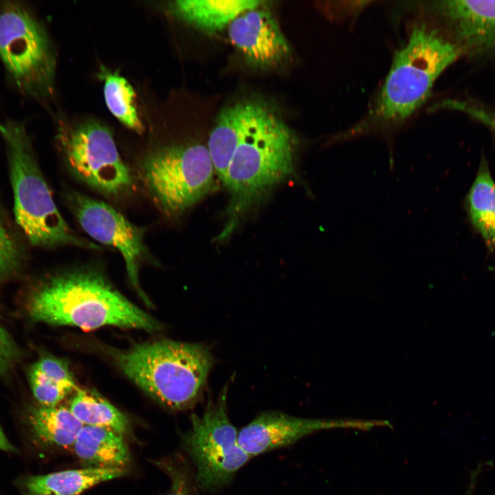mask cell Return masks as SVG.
<instances>
[{"label": "cell", "instance_id": "cell-14", "mask_svg": "<svg viewBox=\"0 0 495 495\" xmlns=\"http://www.w3.org/2000/svg\"><path fill=\"white\" fill-rule=\"evenodd\" d=\"M125 468H90L25 476L18 485L22 495H80L100 483L122 476Z\"/></svg>", "mask_w": 495, "mask_h": 495}, {"label": "cell", "instance_id": "cell-9", "mask_svg": "<svg viewBox=\"0 0 495 495\" xmlns=\"http://www.w3.org/2000/svg\"><path fill=\"white\" fill-rule=\"evenodd\" d=\"M58 142L72 173L89 187L112 197L133 190V173L107 127L89 122L60 129Z\"/></svg>", "mask_w": 495, "mask_h": 495}, {"label": "cell", "instance_id": "cell-5", "mask_svg": "<svg viewBox=\"0 0 495 495\" xmlns=\"http://www.w3.org/2000/svg\"><path fill=\"white\" fill-rule=\"evenodd\" d=\"M6 145L14 195L16 221L34 245L100 247L77 234L59 212L33 154L25 127L20 122L0 123Z\"/></svg>", "mask_w": 495, "mask_h": 495}, {"label": "cell", "instance_id": "cell-21", "mask_svg": "<svg viewBox=\"0 0 495 495\" xmlns=\"http://www.w3.org/2000/svg\"><path fill=\"white\" fill-rule=\"evenodd\" d=\"M69 409L83 426L104 428L122 436L130 430L125 415L94 390H77Z\"/></svg>", "mask_w": 495, "mask_h": 495}, {"label": "cell", "instance_id": "cell-22", "mask_svg": "<svg viewBox=\"0 0 495 495\" xmlns=\"http://www.w3.org/2000/svg\"><path fill=\"white\" fill-rule=\"evenodd\" d=\"M104 96L111 113L130 129L142 133V124L135 103V92L128 81L117 74L104 76Z\"/></svg>", "mask_w": 495, "mask_h": 495}, {"label": "cell", "instance_id": "cell-11", "mask_svg": "<svg viewBox=\"0 0 495 495\" xmlns=\"http://www.w3.org/2000/svg\"><path fill=\"white\" fill-rule=\"evenodd\" d=\"M381 421L305 419L277 412L259 414L238 434L243 450L251 457L293 444L313 432L335 428L369 430Z\"/></svg>", "mask_w": 495, "mask_h": 495}, {"label": "cell", "instance_id": "cell-15", "mask_svg": "<svg viewBox=\"0 0 495 495\" xmlns=\"http://www.w3.org/2000/svg\"><path fill=\"white\" fill-rule=\"evenodd\" d=\"M254 102L235 104L222 110L209 136V151L215 174L223 184L234 153L251 116Z\"/></svg>", "mask_w": 495, "mask_h": 495}, {"label": "cell", "instance_id": "cell-7", "mask_svg": "<svg viewBox=\"0 0 495 495\" xmlns=\"http://www.w3.org/2000/svg\"><path fill=\"white\" fill-rule=\"evenodd\" d=\"M228 387L215 402L208 401L201 416L192 415L191 428L182 436L196 468L197 484L203 490L225 485L251 458L239 445V431L228 415Z\"/></svg>", "mask_w": 495, "mask_h": 495}, {"label": "cell", "instance_id": "cell-23", "mask_svg": "<svg viewBox=\"0 0 495 495\" xmlns=\"http://www.w3.org/2000/svg\"><path fill=\"white\" fill-rule=\"evenodd\" d=\"M21 259L20 245L0 210V282L16 272Z\"/></svg>", "mask_w": 495, "mask_h": 495}, {"label": "cell", "instance_id": "cell-10", "mask_svg": "<svg viewBox=\"0 0 495 495\" xmlns=\"http://www.w3.org/2000/svg\"><path fill=\"white\" fill-rule=\"evenodd\" d=\"M65 199L83 230L95 241L116 248L122 255L133 287L148 302L139 283L141 264L148 258L144 230L130 222L105 202L74 190H68Z\"/></svg>", "mask_w": 495, "mask_h": 495}, {"label": "cell", "instance_id": "cell-2", "mask_svg": "<svg viewBox=\"0 0 495 495\" xmlns=\"http://www.w3.org/2000/svg\"><path fill=\"white\" fill-rule=\"evenodd\" d=\"M461 56L460 47L426 22L412 29L394 56L390 71L364 118L345 137L402 124L427 100L439 76Z\"/></svg>", "mask_w": 495, "mask_h": 495}, {"label": "cell", "instance_id": "cell-6", "mask_svg": "<svg viewBox=\"0 0 495 495\" xmlns=\"http://www.w3.org/2000/svg\"><path fill=\"white\" fill-rule=\"evenodd\" d=\"M214 174L208 148L197 143L159 146L144 157L140 167L146 190L168 217L182 214L208 194Z\"/></svg>", "mask_w": 495, "mask_h": 495}, {"label": "cell", "instance_id": "cell-28", "mask_svg": "<svg viewBox=\"0 0 495 495\" xmlns=\"http://www.w3.org/2000/svg\"><path fill=\"white\" fill-rule=\"evenodd\" d=\"M0 495H1V494H0Z\"/></svg>", "mask_w": 495, "mask_h": 495}, {"label": "cell", "instance_id": "cell-4", "mask_svg": "<svg viewBox=\"0 0 495 495\" xmlns=\"http://www.w3.org/2000/svg\"><path fill=\"white\" fill-rule=\"evenodd\" d=\"M121 371L166 407H191L204 390L214 364L203 344L160 340L111 351Z\"/></svg>", "mask_w": 495, "mask_h": 495}, {"label": "cell", "instance_id": "cell-19", "mask_svg": "<svg viewBox=\"0 0 495 495\" xmlns=\"http://www.w3.org/2000/svg\"><path fill=\"white\" fill-rule=\"evenodd\" d=\"M28 381L34 397L44 406L59 405L76 388L67 362L52 356L41 357L31 366Z\"/></svg>", "mask_w": 495, "mask_h": 495}, {"label": "cell", "instance_id": "cell-12", "mask_svg": "<svg viewBox=\"0 0 495 495\" xmlns=\"http://www.w3.org/2000/svg\"><path fill=\"white\" fill-rule=\"evenodd\" d=\"M431 8L463 55L495 60V0L439 1Z\"/></svg>", "mask_w": 495, "mask_h": 495}, {"label": "cell", "instance_id": "cell-13", "mask_svg": "<svg viewBox=\"0 0 495 495\" xmlns=\"http://www.w3.org/2000/svg\"><path fill=\"white\" fill-rule=\"evenodd\" d=\"M232 44L254 64L270 66L286 58L289 43L270 12L252 9L237 16L228 26Z\"/></svg>", "mask_w": 495, "mask_h": 495}, {"label": "cell", "instance_id": "cell-16", "mask_svg": "<svg viewBox=\"0 0 495 495\" xmlns=\"http://www.w3.org/2000/svg\"><path fill=\"white\" fill-rule=\"evenodd\" d=\"M72 448L87 467L124 468L130 462L123 436L104 428L83 426Z\"/></svg>", "mask_w": 495, "mask_h": 495}, {"label": "cell", "instance_id": "cell-25", "mask_svg": "<svg viewBox=\"0 0 495 495\" xmlns=\"http://www.w3.org/2000/svg\"><path fill=\"white\" fill-rule=\"evenodd\" d=\"M164 468L171 479L170 490L165 495H194L187 474L181 469L164 463Z\"/></svg>", "mask_w": 495, "mask_h": 495}, {"label": "cell", "instance_id": "cell-20", "mask_svg": "<svg viewBox=\"0 0 495 495\" xmlns=\"http://www.w3.org/2000/svg\"><path fill=\"white\" fill-rule=\"evenodd\" d=\"M467 201L472 225L487 248L495 251V183L484 160L480 164Z\"/></svg>", "mask_w": 495, "mask_h": 495}, {"label": "cell", "instance_id": "cell-18", "mask_svg": "<svg viewBox=\"0 0 495 495\" xmlns=\"http://www.w3.org/2000/svg\"><path fill=\"white\" fill-rule=\"evenodd\" d=\"M30 432L40 443L72 448L83 425L69 408L38 405L30 408L27 414Z\"/></svg>", "mask_w": 495, "mask_h": 495}, {"label": "cell", "instance_id": "cell-24", "mask_svg": "<svg viewBox=\"0 0 495 495\" xmlns=\"http://www.w3.org/2000/svg\"><path fill=\"white\" fill-rule=\"evenodd\" d=\"M21 358V350L10 332L0 324V376L9 374Z\"/></svg>", "mask_w": 495, "mask_h": 495}, {"label": "cell", "instance_id": "cell-26", "mask_svg": "<svg viewBox=\"0 0 495 495\" xmlns=\"http://www.w3.org/2000/svg\"><path fill=\"white\" fill-rule=\"evenodd\" d=\"M476 120L495 135V110L487 107L481 109L477 115Z\"/></svg>", "mask_w": 495, "mask_h": 495}, {"label": "cell", "instance_id": "cell-3", "mask_svg": "<svg viewBox=\"0 0 495 495\" xmlns=\"http://www.w3.org/2000/svg\"><path fill=\"white\" fill-rule=\"evenodd\" d=\"M294 143L285 124L267 107L254 102L223 183L230 200L219 240L228 238L245 212L293 173Z\"/></svg>", "mask_w": 495, "mask_h": 495}, {"label": "cell", "instance_id": "cell-8", "mask_svg": "<svg viewBox=\"0 0 495 495\" xmlns=\"http://www.w3.org/2000/svg\"><path fill=\"white\" fill-rule=\"evenodd\" d=\"M0 60L26 94H40L50 85L54 61L46 34L28 8L16 2L0 6Z\"/></svg>", "mask_w": 495, "mask_h": 495}, {"label": "cell", "instance_id": "cell-27", "mask_svg": "<svg viewBox=\"0 0 495 495\" xmlns=\"http://www.w3.org/2000/svg\"><path fill=\"white\" fill-rule=\"evenodd\" d=\"M0 450L7 451V452H17V450L12 446V444L8 441V439L6 437L1 426H0Z\"/></svg>", "mask_w": 495, "mask_h": 495}, {"label": "cell", "instance_id": "cell-17", "mask_svg": "<svg viewBox=\"0 0 495 495\" xmlns=\"http://www.w3.org/2000/svg\"><path fill=\"white\" fill-rule=\"evenodd\" d=\"M260 1L179 0L171 4L177 16L208 32L222 30L239 15L257 8Z\"/></svg>", "mask_w": 495, "mask_h": 495}, {"label": "cell", "instance_id": "cell-1", "mask_svg": "<svg viewBox=\"0 0 495 495\" xmlns=\"http://www.w3.org/2000/svg\"><path fill=\"white\" fill-rule=\"evenodd\" d=\"M34 322L94 330L104 326L158 331L153 318L121 294L98 269L82 266L50 276L29 294Z\"/></svg>", "mask_w": 495, "mask_h": 495}]
</instances>
